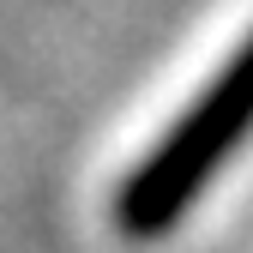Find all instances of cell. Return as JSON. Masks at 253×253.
<instances>
[{"mask_svg":"<svg viewBox=\"0 0 253 253\" xmlns=\"http://www.w3.org/2000/svg\"><path fill=\"white\" fill-rule=\"evenodd\" d=\"M253 133V30L247 42L223 60L193 109H187L145 163L121 181V199H115V223L121 235H163L169 223H181L187 205L199 199V187L241 151V139Z\"/></svg>","mask_w":253,"mask_h":253,"instance_id":"6da1fadb","label":"cell"}]
</instances>
